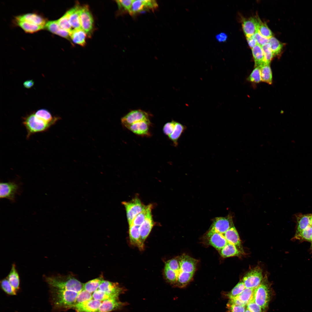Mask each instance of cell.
<instances>
[{
  "instance_id": "obj_8",
  "label": "cell",
  "mask_w": 312,
  "mask_h": 312,
  "mask_svg": "<svg viewBox=\"0 0 312 312\" xmlns=\"http://www.w3.org/2000/svg\"><path fill=\"white\" fill-rule=\"evenodd\" d=\"M158 7V4L155 0H134L130 15L133 16L144 11H154Z\"/></svg>"
},
{
  "instance_id": "obj_18",
  "label": "cell",
  "mask_w": 312,
  "mask_h": 312,
  "mask_svg": "<svg viewBox=\"0 0 312 312\" xmlns=\"http://www.w3.org/2000/svg\"><path fill=\"white\" fill-rule=\"evenodd\" d=\"M34 113L37 118L47 124L53 125L61 119L59 116H53L48 110L44 109H39Z\"/></svg>"
},
{
  "instance_id": "obj_30",
  "label": "cell",
  "mask_w": 312,
  "mask_h": 312,
  "mask_svg": "<svg viewBox=\"0 0 312 312\" xmlns=\"http://www.w3.org/2000/svg\"><path fill=\"white\" fill-rule=\"evenodd\" d=\"M186 129L184 125L176 122L174 129L172 133L168 137L169 139L172 141L174 145H178V141L182 133Z\"/></svg>"
},
{
  "instance_id": "obj_21",
  "label": "cell",
  "mask_w": 312,
  "mask_h": 312,
  "mask_svg": "<svg viewBox=\"0 0 312 312\" xmlns=\"http://www.w3.org/2000/svg\"><path fill=\"white\" fill-rule=\"evenodd\" d=\"M154 225L152 214L149 215L140 226L139 230L142 241L144 242L149 234Z\"/></svg>"
},
{
  "instance_id": "obj_7",
  "label": "cell",
  "mask_w": 312,
  "mask_h": 312,
  "mask_svg": "<svg viewBox=\"0 0 312 312\" xmlns=\"http://www.w3.org/2000/svg\"><path fill=\"white\" fill-rule=\"evenodd\" d=\"M79 16L81 28L90 36L93 29L94 20L88 5L80 7Z\"/></svg>"
},
{
  "instance_id": "obj_4",
  "label": "cell",
  "mask_w": 312,
  "mask_h": 312,
  "mask_svg": "<svg viewBox=\"0 0 312 312\" xmlns=\"http://www.w3.org/2000/svg\"><path fill=\"white\" fill-rule=\"evenodd\" d=\"M122 204L125 208L127 221L129 226L135 217L146 208L140 200L135 198L129 202H123Z\"/></svg>"
},
{
  "instance_id": "obj_2",
  "label": "cell",
  "mask_w": 312,
  "mask_h": 312,
  "mask_svg": "<svg viewBox=\"0 0 312 312\" xmlns=\"http://www.w3.org/2000/svg\"><path fill=\"white\" fill-rule=\"evenodd\" d=\"M23 119L22 122L27 131V138L36 133L46 131L53 125L47 124L37 118L34 113L30 114Z\"/></svg>"
},
{
  "instance_id": "obj_39",
  "label": "cell",
  "mask_w": 312,
  "mask_h": 312,
  "mask_svg": "<svg viewBox=\"0 0 312 312\" xmlns=\"http://www.w3.org/2000/svg\"><path fill=\"white\" fill-rule=\"evenodd\" d=\"M258 32L263 36L268 38L273 36V34L265 23L259 19Z\"/></svg>"
},
{
  "instance_id": "obj_24",
  "label": "cell",
  "mask_w": 312,
  "mask_h": 312,
  "mask_svg": "<svg viewBox=\"0 0 312 312\" xmlns=\"http://www.w3.org/2000/svg\"><path fill=\"white\" fill-rule=\"evenodd\" d=\"M274 56L280 57L283 51L286 44L280 41L275 37L272 36L269 38V42Z\"/></svg>"
},
{
  "instance_id": "obj_5",
  "label": "cell",
  "mask_w": 312,
  "mask_h": 312,
  "mask_svg": "<svg viewBox=\"0 0 312 312\" xmlns=\"http://www.w3.org/2000/svg\"><path fill=\"white\" fill-rule=\"evenodd\" d=\"M263 279L262 270L257 266L245 274L242 281L246 288L255 289L261 283Z\"/></svg>"
},
{
  "instance_id": "obj_35",
  "label": "cell",
  "mask_w": 312,
  "mask_h": 312,
  "mask_svg": "<svg viewBox=\"0 0 312 312\" xmlns=\"http://www.w3.org/2000/svg\"><path fill=\"white\" fill-rule=\"evenodd\" d=\"M56 21L59 25L61 29L69 33L72 30V27L69 22L68 14L67 11L61 17Z\"/></svg>"
},
{
  "instance_id": "obj_3",
  "label": "cell",
  "mask_w": 312,
  "mask_h": 312,
  "mask_svg": "<svg viewBox=\"0 0 312 312\" xmlns=\"http://www.w3.org/2000/svg\"><path fill=\"white\" fill-rule=\"evenodd\" d=\"M267 279L265 277L261 283L254 289V301L263 310L268 307L270 298V291Z\"/></svg>"
},
{
  "instance_id": "obj_22",
  "label": "cell",
  "mask_w": 312,
  "mask_h": 312,
  "mask_svg": "<svg viewBox=\"0 0 312 312\" xmlns=\"http://www.w3.org/2000/svg\"><path fill=\"white\" fill-rule=\"evenodd\" d=\"M220 251V255L224 258L239 256L242 254L235 245L229 243Z\"/></svg>"
},
{
  "instance_id": "obj_45",
  "label": "cell",
  "mask_w": 312,
  "mask_h": 312,
  "mask_svg": "<svg viewBox=\"0 0 312 312\" xmlns=\"http://www.w3.org/2000/svg\"><path fill=\"white\" fill-rule=\"evenodd\" d=\"M176 121L174 120L166 123L163 127V131L165 134L169 136L173 131L175 127Z\"/></svg>"
},
{
  "instance_id": "obj_49",
  "label": "cell",
  "mask_w": 312,
  "mask_h": 312,
  "mask_svg": "<svg viewBox=\"0 0 312 312\" xmlns=\"http://www.w3.org/2000/svg\"><path fill=\"white\" fill-rule=\"evenodd\" d=\"M247 41L250 47L252 48L257 44V42L256 39L253 36L249 37H247Z\"/></svg>"
},
{
  "instance_id": "obj_53",
  "label": "cell",
  "mask_w": 312,
  "mask_h": 312,
  "mask_svg": "<svg viewBox=\"0 0 312 312\" xmlns=\"http://www.w3.org/2000/svg\"><path fill=\"white\" fill-rule=\"evenodd\" d=\"M311 248H310V250H311V252H312V236L311 241Z\"/></svg>"
},
{
  "instance_id": "obj_36",
  "label": "cell",
  "mask_w": 312,
  "mask_h": 312,
  "mask_svg": "<svg viewBox=\"0 0 312 312\" xmlns=\"http://www.w3.org/2000/svg\"><path fill=\"white\" fill-rule=\"evenodd\" d=\"M134 0H119L116 1L119 10L123 12H127L130 14L132 4Z\"/></svg>"
},
{
  "instance_id": "obj_54",
  "label": "cell",
  "mask_w": 312,
  "mask_h": 312,
  "mask_svg": "<svg viewBox=\"0 0 312 312\" xmlns=\"http://www.w3.org/2000/svg\"><path fill=\"white\" fill-rule=\"evenodd\" d=\"M244 312H251L248 309L246 308Z\"/></svg>"
},
{
  "instance_id": "obj_6",
  "label": "cell",
  "mask_w": 312,
  "mask_h": 312,
  "mask_svg": "<svg viewBox=\"0 0 312 312\" xmlns=\"http://www.w3.org/2000/svg\"><path fill=\"white\" fill-rule=\"evenodd\" d=\"M21 187L18 183L14 181L1 182L0 197L6 198L12 202L15 201L16 195L20 192Z\"/></svg>"
},
{
  "instance_id": "obj_15",
  "label": "cell",
  "mask_w": 312,
  "mask_h": 312,
  "mask_svg": "<svg viewBox=\"0 0 312 312\" xmlns=\"http://www.w3.org/2000/svg\"><path fill=\"white\" fill-rule=\"evenodd\" d=\"M180 257V271L189 273H194L198 261L186 255H183Z\"/></svg>"
},
{
  "instance_id": "obj_50",
  "label": "cell",
  "mask_w": 312,
  "mask_h": 312,
  "mask_svg": "<svg viewBox=\"0 0 312 312\" xmlns=\"http://www.w3.org/2000/svg\"><path fill=\"white\" fill-rule=\"evenodd\" d=\"M216 38L220 42L225 41L227 38V36L225 33H221L218 34L216 37Z\"/></svg>"
},
{
  "instance_id": "obj_14",
  "label": "cell",
  "mask_w": 312,
  "mask_h": 312,
  "mask_svg": "<svg viewBox=\"0 0 312 312\" xmlns=\"http://www.w3.org/2000/svg\"><path fill=\"white\" fill-rule=\"evenodd\" d=\"M16 21L26 22L34 25L44 27L47 23L45 18L40 15L35 13H27L16 16Z\"/></svg>"
},
{
  "instance_id": "obj_25",
  "label": "cell",
  "mask_w": 312,
  "mask_h": 312,
  "mask_svg": "<svg viewBox=\"0 0 312 312\" xmlns=\"http://www.w3.org/2000/svg\"><path fill=\"white\" fill-rule=\"evenodd\" d=\"M7 278L12 286L17 292L20 289V279L14 264H12L10 271Z\"/></svg>"
},
{
  "instance_id": "obj_1",
  "label": "cell",
  "mask_w": 312,
  "mask_h": 312,
  "mask_svg": "<svg viewBox=\"0 0 312 312\" xmlns=\"http://www.w3.org/2000/svg\"><path fill=\"white\" fill-rule=\"evenodd\" d=\"M45 280L49 289H65L79 292L83 287V284L71 276H46Z\"/></svg>"
},
{
  "instance_id": "obj_42",
  "label": "cell",
  "mask_w": 312,
  "mask_h": 312,
  "mask_svg": "<svg viewBox=\"0 0 312 312\" xmlns=\"http://www.w3.org/2000/svg\"><path fill=\"white\" fill-rule=\"evenodd\" d=\"M261 47L264 54L265 63L270 64L274 56L270 44L269 43H265Z\"/></svg>"
},
{
  "instance_id": "obj_16",
  "label": "cell",
  "mask_w": 312,
  "mask_h": 312,
  "mask_svg": "<svg viewBox=\"0 0 312 312\" xmlns=\"http://www.w3.org/2000/svg\"><path fill=\"white\" fill-rule=\"evenodd\" d=\"M223 234L228 243L235 245L242 254L244 252L239 234L234 226Z\"/></svg>"
},
{
  "instance_id": "obj_46",
  "label": "cell",
  "mask_w": 312,
  "mask_h": 312,
  "mask_svg": "<svg viewBox=\"0 0 312 312\" xmlns=\"http://www.w3.org/2000/svg\"><path fill=\"white\" fill-rule=\"evenodd\" d=\"M246 306L237 305L229 302L227 304L228 312H244Z\"/></svg>"
},
{
  "instance_id": "obj_20",
  "label": "cell",
  "mask_w": 312,
  "mask_h": 312,
  "mask_svg": "<svg viewBox=\"0 0 312 312\" xmlns=\"http://www.w3.org/2000/svg\"><path fill=\"white\" fill-rule=\"evenodd\" d=\"M87 34L82 29H72L70 33V38L75 44L83 47L86 44Z\"/></svg>"
},
{
  "instance_id": "obj_34",
  "label": "cell",
  "mask_w": 312,
  "mask_h": 312,
  "mask_svg": "<svg viewBox=\"0 0 312 312\" xmlns=\"http://www.w3.org/2000/svg\"><path fill=\"white\" fill-rule=\"evenodd\" d=\"M312 236V227L309 225L300 233L295 235L293 239L311 242Z\"/></svg>"
},
{
  "instance_id": "obj_13",
  "label": "cell",
  "mask_w": 312,
  "mask_h": 312,
  "mask_svg": "<svg viewBox=\"0 0 312 312\" xmlns=\"http://www.w3.org/2000/svg\"><path fill=\"white\" fill-rule=\"evenodd\" d=\"M150 120L148 119L134 123L126 128L135 134L141 136H148L150 135Z\"/></svg>"
},
{
  "instance_id": "obj_47",
  "label": "cell",
  "mask_w": 312,
  "mask_h": 312,
  "mask_svg": "<svg viewBox=\"0 0 312 312\" xmlns=\"http://www.w3.org/2000/svg\"><path fill=\"white\" fill-rule=\"evenodd\" d=\"M246 308L251 312H263V309L254 301H252L246 305Z\"/></svg>"
},
{
  "instance_id": "obj_29",
  "label": "cell",
  "mask_w": 312,
  "mask_h": 312,
  "mask_svg": "<svg viewBox=\"0 0 312 312\" xmlns=\"http://www.w3.org/2000/svg\"><path fill=\"white\" fill-rule=\"evenodd\" d=\"M194 273H189L179 272L178 276L177 281L175 283L176 286L179 287H183L186 286L192 280Z\"/></svg>"
},
{
  "instance_id": "obj_31",
  "label": "cell",
  "mask_w": 312,
  "mask_h": 312,
  "mask_svg": "<svg viewBox=\"0 0 312 312\" xmlns=\"http://www.w3.org/2000/svg\"><path fill=\"white\" fill-rule=\"evenodd\" d=\"M254 289L246 288L240 294L234 298L238 299L246 306L248 304L253 301Z\"/></svg>"
},
{
  "instance_id": "obj_9",
  "label": "cell",
  "mask_w": 312,
  "mask_h": 312,
  "mask_svg": "<svg viewBox=\"0 0 312 312\" xmlns=\"http://www.w3.org/2000/svg\"><path fill=\"white\" fill-rule=\"evenodd\" d=\"M148 114L141 110L132 111L121 119L122 125L126 127L134 123L149 119Z\"/></svg>"
},
{
  "instance_id": "obj_44",
  "label": "cell",
  "mask_w": 312,
  "mask_h": 312,
  "mask_svg": "<svg viewBox=\"0 0 312 312\" xmlns=\"http://www.w3.org/2000/svg\"><path fill=\"white\" fill-rule=\"evenodd\" d=\"M44 28L50 32L55 34L61 28L56 20L48 21L46 23Z\"/></svg>"
},
{
  "instance_id": "obj_19",
  "label": "cell",
  "mask_w": 312,
  "mask_h": 312,
  "mask_svg": "<svg viewBox=\"0 0 312 312\" xmlns=\"http://www.w3.org/2000/svg\"><path fill=\"white\" fill-rule=\"evenodd\" d=\"M80 7L77 4L67 11L70 24L74 29L81 28L79 16Z\"/></svg>"
},
{
  "instance_id": "obj_41",
  "label": "cell",
  "mask_w": 312,
  "mask_h": 312,
  "mask_svg": "<svg viewBox=\"0 0 312 312\" xmlns=\"http://www.w3.org/2000/svg\"><path fill=\"white\" fill-rule=\"evenodd\" d=\"M247 80L255 83H258L261 81L260 66L255 68L247 78Z\"/></svg>"
},
{
  "instance_id": "obj_10",
  "label": "cell",
  "mask_w": 312,
  "mask_h": 312,
  "mask_svg": "<svg viewBox=\"0 0 312 312\" xmlns=\"http://www.w3.org/2000/svg\"><path fill=\"white\" fill-rule=\"evenodd\" d=\"M233 226V223L231 217H217L214 220L209 231L224 234Z\"/></svg>"
},
{
  "instance_id": "obj_38",
  "label": "cell",
  "mask_w": 312,
  "mask_h": 312,
  "mask_svg": "<svg viewBox=\"0 0 312 312\" xmlns=\"http://www.w3.org/2000/svg\"><path fill=\"white\" fill-rule=\"evenodd\" d=\"M0 285L2 290L7 294L15 295L17 292L12 286L7 278H4L0 281Z\"/></svg>"
},
{
  "instance_id": "obj_32",
  "label": "cell",
  "mask_w": 312,
  "mask_h": 312,
  "mask_svg": "<svg viewBox=\"0 0 312 312\" xmlns=\"http://www.w3.org/2000/svg\"><path fill=\"white\" fill-rule=\"evenodd\" d=\"M17 25L21 28L25 32L33 33L42 30L44 27L34 25L26 22L16 21Z\"/></svg>"
},
{
  "instance_id": "obj_43",
  "label": "cell",
  "mask_w": 312,
  "mask_h": 312,
  "mask_svg": "<svg viewBox=\"0 0 312 312\" xmlns=\"http://www.w3.org/2000/svg\"><path fill=\"white\" fill-rule=\"evenodd\" d=\"M165 265L170 269L179 273L180 271V257L170 259L166 262Z\"/></svg>"
},
{
  "instance_id": "obj_28",
  "label": "cell",
  "mask_w": 312,
  "mask_h": 312,
  "mask_svg": "<svg viewBox=\"0 0 312 312\" xmlns=\"http://www.w3.org/2000/svg\"><path fill=\"white\" fill-rule=\"evenodd\" d=\"M152 205L151 204L146 206V209L138 214L134 218L131 225L140 226L146 219L152 214Z\"/></svg>"
},
{
  "instance_id": "obj_23",
  "label": "cell",
  "mask_w": 312,
  "mask_h": 312,
  "mask_svg": "<svg viewBox=\"0 0 312 312\" xmlns=\"http://www.w3.org/2000/svg\"><path fill=\"white\" fill-rule=\"evenodd\" d=\"M255 62V67L260 66L265 62V56L261 47L257 44L252 48Z\"/></svg>"
},
{
  "instance_id": "obj_37",
  "label": "cell",
  "mask_w": 312,
  "mask_h": 312,
  "mask_svg": "<svg viewBox=\"0 0 312 312\" xmlns=\"http://www.w3.org/2000/svg\"><path fill=\"white\" fill-rule=\"evenodd\" d=\"M164 273L166 280L171 284H175L179 273L170 269L166 265L164 268Z\"/></svg>"
},
{
  "instance_id": "obj_48",
  "label": "cell",
  "mask_w": 312,
  "mask_h": 312,
  "mask_svg": "<svg viewBox=\"0 0 312 312\" xmlns=\"http://www.w3.org/2000/svg\"><path fill=\"white\" fill-rule=\"evenodd\" d=\"M253 36L256 39L257 44L261 46L269 42V39L262 36L258 31Z\"/></svg>"
},
{
  "instance_id": "obj_11",
  "label": "cell",
  "mask_w": 312,
  "mask_h": 312,
  "mask_svg": "<svg viewBox=\"0 0 312 312\" xmlns=\"http://www.w3.org/2000/svg\"><path fill=\"white\" fill-rule=\"evenodd\" d=\"M260 19L257 15L242 19V27L246 38L253 36L258 31Z\"/></svg>"
},
{
  "instance_id": "obj_33",
  "label": "cell",
  "mask_w": 312,
  "mask_h": 312,
  "mask_svg": "<svg viewBox=\"0 0 312 312\" xmlns=\"http://www.w3.org/2000/svg\"><path fill=\"white\" fill-rule=\"evenodd\" d=\"M102 276L90 280L83 285V288L90 293L97 290L103 280Z\"/></svg>"
},
{
  "instance_id": "obj_51",
  "label": "cell",
  "mask_w": 312,
  "mask_h": 312,
  "mask_svg": "<svg viewBox=\"0 0 312 312\" xmlns=\"http://www.w3.org/2000/svg\"><path fill=\"white\" fill-rule=\"evenodd\" d=\"M34 84V81L32 79L24 81L23 83L24 86L26 88L29 89L32 87Z\"/></svg>"
},
{
  "instance_id": "obj_17",
  "label": "cell",
  "mask_w": 312,
  "mask_h": 312,
  "mask_svg": "<svg viewBox=\"0 0 312 312\" xmlns=\"http://www.w3.org/2000/svg\"><path fill=\"white\" fill-rule=\"evenodd\" d=\"M140 226L133 225L129 226V236L131 243L141 250H143L144 243L141 239L139 230Z\"/></svg>"
},
{
  "instance_id": "obj_26",
  "label": "cell",
  "mask_w": 312,
  "mask_h": 312,
  "mask_svg": "<svg viewBox=\"0 0 312 312\" xmlns=\"http://www.w3.org/2000/svg\"><path fill=\"white\" fill-rule=\"evenodd\" d=\"M260 67L261 81L271 84L272 83V75L270 64L264 63Z\"/></svg>"
},
{
  "instance_id": "obj_12",
  "label": "cell",
  "mask_w": 312,
  "mask_h": 312,
  "mask_svg": "<svg viewBox=\"0 0 312 312\" xmlns=\"http://www.w3.org/2000/svg\"><path fill=\"white\" fill-rule=\"evenodd\" d=\"M207 236L209 243L218 250L220 251L228 243L223 234L209 231Z\"/></svg>"
},
{
  "instance_id": "obj_40",
  "label": "cell",
  "mask_w": 312,
  "mask_h": 312,
  "mask_svg": "<svg viewBox=\"0 0 312 312\" xmlns=\"http://www.w3.org/2000/svg\"><path fill=\"white\" fill-rule=\"evenodd\" d=\"M246 288L243 281L238 283L227 294V296L230 299L235 297L240 294Z\"/></svg>"
},
{
  "instance_id": "obj_52",
  "label": "cell",
  "mask_w": 312,
  "mask_h": 312,
  "mask_svg": "<svg viewBox=\"0 0 312 312\" xmlns=\"http://www.w3.org/2000/svg\"><path fill=\"white\" fill-rule=\"evenodd\" d=\"M310 225L312 227V214L311 215Z\"/></svg>"
},
{
  "instance_id": "obj_27",
  "label": "cell",
  "mask_w": 312,
  "mask_h": 312,
  "mask_svg": "<svg viewBox=\"0 0 312 312\" xmlns=\"http://www.w3.org/2000/svg\"><path fill=\"white\" fill-rule=\"evenodd\" d=\"M311 215L300 214L297 216V226L295 235L300 233L310 225Z\"/></svg>"
}]
</instances>
